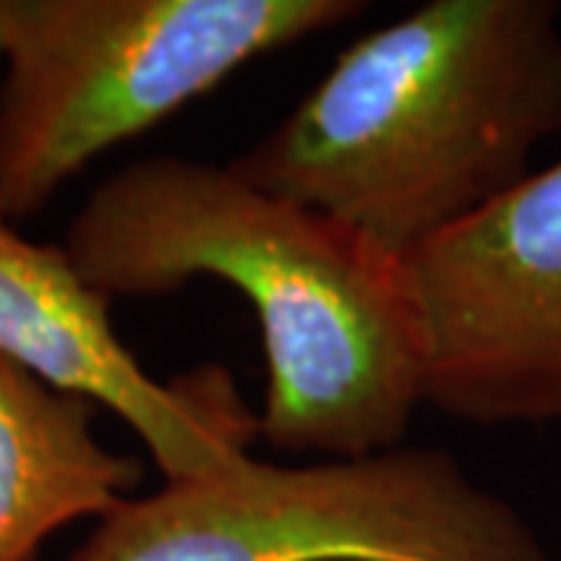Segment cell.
Here are the masks:
<instances>
[{
    "mask_svg": "<svg viewBox=\"0 0 561 561\" xmlns=\"http://www.w3.org/2000/svg\"><path fill=\"white\" fill-rule=\"evenodd\" d=\"M561 135L556 0H431L371 28L228 162L402 260L500 201Z\"/></svg>",
    "mask_w": 561,
    "mask_h": 561,
    "instance_id": "2",
    "label": "cell"
},
{
    "mask_svg": "<svg viewBox=\"0 0 561 561\" xmlns=\"http://www.w3.org/2000/svg\"><path fill=\"white\" fill-rule=\"evenodd\" d=\"M359 0H0V219L38 216L119 144Z\"/></svg>",
    "mask_w": 561,
    "mask_h": 561,
    "instance_id": "3",
    "label": "cell"
},
{
    "mask_svg": "<svg viewBox=\"0 0 561 561\" xmlns=\"http://www.w3.org/2000/svg\"><path fill=\"white\" fill-rule=\"evenodd\" d=\"M94 402L0 356V561H35L76 522H101L144 481L94 431Z\"/></svg>",
    "mask_w": 561,
    "mask_h": 561,
    "instance_id": "7",
    "label": "cell"
},
{
    "mask_svg": "<svg viewBox=\"0 0 561 561\" xmlns=\"http://www.w3.org/2000/svg\"><path fill=\"white\" fill-rule=\"evenodd\" d=\"M62 250L106 300L219 280L253 306L265 356L260 437L346 459L402 446L421 350L400 260L228 162L162 153L101 181Z\"/></svg>",
    "mask_w": 561,
    "mask_h": 561,
    "instance_id": "1",
    "label": "cell"
},
{
    "mask_svg": "<svg viewBox=\"0 0 561 561\" xmlns=\"http://www.w3.org/2000/svg\"><path fill=\"white\" fill-rule=\"evenodd\" d=\"M400 272L427 409L474 427L561 424V160Z\"/></svg>",
    "mask_w": 561,
    "mask_h": 561,
    "instance_id": "5",
    "label": "cell"
},
{
    "mask_svg": "<svg viewBox=\"0 0 561 561\" xmlns=\"http://www.w3.org/2000/svg\"><path fill=\"white\" fill-rule=\"evenodd\" d=\"M103 294L60 243L22 238L0 219V356L44 383L122 419L165 481H191L250 449L260 415L231 375L206 365L175 383L150 378L122 343Z\"/></svg>",
    "mask_w": 561,
    "mask_h": 561,
    "instance_id": "6",
    "label": "cell"
},
{
    "mask_svg": "<svg viewBox=\"0 0 561 561\" xmlns=\"http://www.w3.org/2000/svg\"><path fill=\"white\" fill-rule=\"evenodd\" d=\"M69 561H546L530 522L446 449L278 465L238 453L94 522Z\"/></svg>",
    "mask_w": 561,
    "mask_h": 561,
    "instance_id": "4",
    "label": "cell"
}]
</instances>
